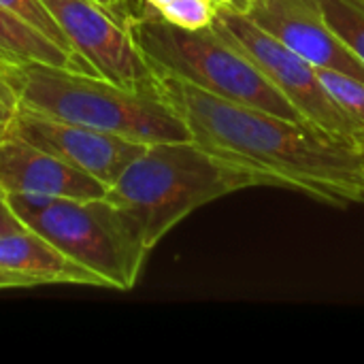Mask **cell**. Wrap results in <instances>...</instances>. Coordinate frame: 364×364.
<instances>
[{
    "label": "cell",
    "instance_id": "obj_1",
    "mask_svg": "<svg viewBox=\"0 0 364 364\" xmlns=\"http://www.w3.org/2000/svg\"><path fill=\"white\" fill-rule=\"evenodd\" d=\"M156 75L192 141L226 162L250 168L260 186L288 188L339 209L364 203V151L309 122H294L220 98L177 77Z\"/></svg>",
    "mask_w": 364,
    "mask_h": 364
},
{
    "label": "cell",
    "instance_id": "obj_2",
    "mask_svg": "<svg viewBox=\"0 0 364 364\" xmlns=\"http://www.w3.org/2000/svg\"><path fill=\"white\" fill-rule=\"evenodd\" d=\"M0 75L15 90L23 109L147 145L192 141L183 117L164 96L160 81L126 87L92 73L13 60H0Z\"/></svg>",
    "mask_w": 364,
    "mask_h": 364
},
{
    "label": "cell",
    "instance_id": "obj_3",
    "mask_svg": "<svg viewBox=\"0 0 364 364\" xmlns=\"http://www.w3.org/2000/svg\"><path fill=\"white\" fill-rule=\"evenodd\" d=\"M254 186L260 181L250 168L226 162L194 141H160L126 166L105 198L128 215L154 250L196 209Z\"/></svg>",
    "mask_w": 364,
    "mask_h": 364
},
{
    "label": "cell",
    "instance_id": "obj_4",
    "mask_svg": "<svg viewBox=\"0 0 364 364\" xmlns=\"http://www.w3.org/2000/svg\"><path fill=\"white\" fill-rule=\"evenodd\" d=\"M126 26L156 73L177 77L239 105L307 122L264 73L213 26L198 30L175 26L143 0Z\"/></svg>",
    "mask_w": 364,
    "mask_h": 364
},
{
    "label": "cell",
    "instance_id": "obj_5",
    "mask_svg": "<svg viewBox=\"0 0 364 364\" xmlns=\"http://www.w3.org/2000/svg\"><path fill=\"white\" fill-rule=\"evenodd\" d=\"M6 203L28 230L96 273L107 288L132 290L136 286L151 250L128 215L105 196H6Z\"/></svg>",
    "mask_w": 364,
    "mask_h": 364
},
{
    "label": "cell",
    "instance_id": "obj_6",
    "mask_svg": "<svg viewBox=\"0 0 364 364\" xmlns=\"http://www.w3.org/2000/svg\"><path fill=\"white\" fill-rule=\"evenodd\" d=\"M211 26L243 51L309 124L364 151V128L331 96L311 62L262 30L247 13L218 9Z\"/></svg>",
    "mask_w": 364,
    "mask_h": 364
},
{
    "label": "cell",
    "instance_id": "obj_7",
    "mask_svg": "<svg viewBox=\"0 0 364 364\" xmlns=\"http://www.w3.org/2000/svg\"><path fill=\"white\" fill-rule=\"evenodd\" d=\"M60 23L70 47L92 68L119 85L158 83L156 70L136 47L128 26L94 0H43Z\"/></svg>",
    "mask_w": 364,
    "mask_h": 364
},
{
    "label": "cell",
    "instance_id": "obj_8",
    "mask_svg": "<svg viewBox=\"0 0 364 364\" xmlns=\"http://www.w3.org/2000/svg\"><path fill=\"white\" fill-rule=\"evenodd\" d=\"M6 134L60 158L62 162L102 181L107 188L113 186L126 166L147 149V143L55 119L23 107H19L15 117L9 122Z\"/></svg>",
    "mask_w": 364,
    "mask_h": 364
},
{
    "label": "cell",
    "instance_id": "obj_9",
    "mask_svg": "<svg viewBox=\"0 0 364 364\" xmlns=\"http://www.w3.org/2000/svg\"><path fill=\"white\" fill-rule=\"evenodd\" d=\"M247 15L316 68L364 81V62L331 28L318 0H254Z\"/></svg>",
    "mask_w": 364,
    "mask_h": 364
},
{
    "label": "cell",
    "instance_id": "obj_10",
    "mask_svg": "<svg viewBox=\"0 0 364 364\" xmlns=\"http://www.w3.org/2000/svg\"><path fill=\"white\" fill-rule=\"evenodd\" d=\"M107 186L60 158L13 136L0 139V194L47 198H100Z\"/></svg>",
    "mask_w": 364,
    "mask_h": 364
},
{
    "label": "cell",
    "instance_id": "obj_11",
    "mask_svg": "<svg viewBox=\"0 0 364 364\" xmlns=\"http://www.w3.org/2000/svg\"><path fill=\"white\" fill-rule=\"evenodd\" d=\"M0 269L17 271L30 277L36 286L77 284L107 288L96 273L70 260L45 237L28 228L0 237Z\"/></svg>",
    "mask_w": 364,
    "mask_h": 364
},
{
    "label": "cell",
    "instance_id": "obj_12",
    "mask_svg": "<svg viewBox=\"0 0 364 364\" xmlns=\"http://www.w3.org/2000/svg\"><path fill=\"white\" fill-rule=\"evenodd\" d=\"M0 60L13 62H41L60 68L98 75L85 60L62 49L49 36L19 19L9 9L0 6Z\"/></svg>",
    "mask_w": 364,
    "mask_h": 364
},
{
    "label": "cell",
    "instance_id": "obj_13",
    "mask_svg": "<svg viewBox=\"0 0 364 364\" xmlns=\"http://www.w3.org/2000/svg\"><path fill=\"white\" fill-rule=\"evenodd\" d=\"M326 21L364 62V0H318Z\"/></svg>",
    "mask_w": 364,
    "mask_h": 364
},
{
    "label": "cell",
    "instance_id": "obj_14",
    "mask_svg": "<svg viewBox=\"0 0 364 364\" xmlns=\"http://www.w3.org/2000/svg\"><path fill=\"white\" fill-rule=\"evenodd\" d=\"M143 2L151 6L158 15H162L166 21L188 30L209 28L215 21L220 9L213 0H143Z\"/></svg>",
    "mask_w": 364,
    "mask_h": 364
},
{
    "label": "cell",
    "instance_id": "obj_15",
    "mask_svg": "<svg viewBox=\"0 0 364 364\" xmlns=\"http://www.w3.org/2000/svg\"><path fill=\"white\" fill-rule=\"evenodd\" d=\"M0 6L9 9L11 13H15L19 19H23L26 23H30L32 28H36L38 32H43L45 36H49L53 43H58L62 49L75 53L77 58H81L68 43L66 34L62 32L60 23L53 19V15L49 13V9L43 4V0H0ZM83 60V58H81ZM90 64V62H87ZM92 66V64H90Z\"/></svg>",
    "mask_w": 364,
    "mask_h": 364
},
{
    "label": "cell",
    "instance_id": "obj_16",
    "mask_svg": "<svg viewBox=\"0 0 364 364\" xmlns=\"http://www.w3.org/2000/svg\"><path fill=\"white\" fill-rule=\"evenodd\" d=\"M318 75L331 96L360 124L364 128V81L352 75L331 70V68H318Z\"/></svg>",
    "mask_w": 364,
    "mask_h": 364
},
{
    "label": "cell",
    "instance_id": "obj_17",
    "mask_svg": "<svg viewBox=\"0 0 364 364\" xmlns=\"http://www.w3.org/2000/svg\"><path fill=\"white\" fill-rule=\"evenodd\" d=\"M19 109V100L15 90L6 83V79L0 75V126H9V122L15 117Z\"/></svg>",
    "mask_w": 364,
    "mask_h": 364
},
{
    "label": "cell",
    "instance_id": "obj_18",
    "mask_svg": "<svg viewBox=\"0 0 364 364\" xmlns=\"http://www.w3.org/2000/svg\"><path fill=\"white\" fill-rule=\"evenodd\" d=\"M26 226L17 220V215L11 211L9 203H6V196L0 194V237L2 235H11V232H19L23 230Z\"/></svg>",
    "mask_w": 364,
    "mask_h": 364
},
{
    "label": "cell",
    "instance_id": "obj_19",
    "mask_svg": "<svg viewBox=\"0 0 364 364\" xmlns=\"http://www.w3.org/2000/svg\"><path fill=\"white\" fill-rule=\"evenodd\" d=\"M36 284L17 273V271H9V269H0V290H17V288H34Z\"/></svg>",
    "mask_w": 364,
    "mask_h": 364
},
{
    "label": "cell",
    "instance_id": "obj_20",
    "mask_svg": "<svg viewBox=\"0 0 364 364\" xmlns=\"http://www.w3.org/2000/svg\"><path fill=\"white\" fill-rule=\"evenodd\" d=\"M94 2H98L100 6H105L111 15H115L124 23H128L130 15L134 11V4L130 0H94Z\"/></svg>",
    "mask_w": 364,
    "mask_h": 364
},
{
    "label": "cell",
    "instance_id": "obj_21",
    "mask_svg": "<svg viewBox=\"0 0 364 364\" xmlns=\"http://www.w3.org/2000/svg\"><path fill=\"white\" fill-rule=\"evenodd\" d=\"M220 9H228V11H239V13H247L254 4V0H213Z\"/></svg>",
    "mask_w": 364,
    "mask_h": 364
},
{
    "label": "cell",
    "instance_id": "obj_22",
    "mask_svg": "<svg viewBox=\"0 0 364 364\" xmlns=\"http://www.w3.org/2000/svg\"><path fill=\"white\" fill-rule=\"evenodd\" d=\"M4 134H6V128H4V126H0V139H2Z\"/></svg>",
    "mask_w": 364,
    "mask_h": 364
}]
</instances>
